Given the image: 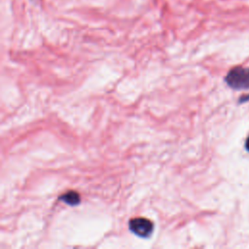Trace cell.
<instances>
[{"label": "cell", "mask_w": 249, "mask_h": 249, "mask_svg": "<svg viewBox=\"0 0 249 249\" xmlns=\"http://www.w3.org/2000/svg\"><path fill=\"white\" fill-rule=\"evenodd\" d=\"M227 84L234 89H249V68L235 67L226 76Z\"/></svg>", "instance_id": "6da1fadb"}, {"label": "cell", "mask_w": 249, "mask_h": 249, "mask_svg": "<svg viewBox=\"0 0 249 249\" xmlns=\"http://www.w3.org/2000/svg\"><path fill=\"white\" fill-rule=\"evenodd\" d=\"M129 229L136 235L148 237L154 229L153 223L145 218H134L129 222Z\"/></svg>", "instance_id": "7a4b0ae2"}, {"label": "cell", "mask_w": 249, "mask_h": 249, "mask_svg": "<svg viewBox=\"0 0 249 249\" xmlns=\"http://www.w3.org/2000/svg\"><path fill=\"white\" fill-rule=\"evenodd\" d=\"M64 202L70 204V205H75L80 203V196L79 194H77L76 192H68L66 194H64L61 197H60Z\"/></svg>", "instance_id": "3957f363"}, {"label": "cell", "mask_w": 249, "mask_h": 249, "mask_svg": "<svg viewBox=\"0 0 249 249\" xmlns=\"http://www.w3.org/2000/svg\"><path fill=\"white\" fill-rule=\"evenodd\" d=\"M245 147H246V149L249 151V138L246 140V144H245Z\"/></svg>", "instance_id": "277c9868"}]
</instances>
